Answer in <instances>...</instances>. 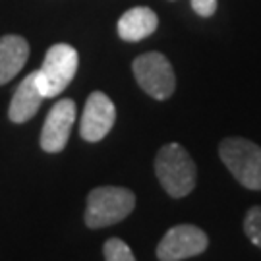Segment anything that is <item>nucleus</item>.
Returning <instances> with one entry per match:
<instances>
[{"mask_svg":"<svg viewBox=\"0 0 261 261\" xmlns=\"http://www.w3.org/2000/svg\"><path fill=\"white\" fill-rule=\"evenodd\" d=\"M155 174L170 197H186L196 186V163L180 143H167L155 157Z\"/></svg>","mask_w":261,"mask_h":261,"instance_id":"f257e3e1","label":"nucleus"},{"mask_svg":"<svg viewBox=\"0 0 261 261\" xmlns=\"http://www.w3.org/2000/svg\"><path fill=\"white\" fill-rule=\"evenodd\" d=\"M136 207V196L122 186H99L89 192L85 205V224L89 228H105L124 221Z\"/></svg>","mask_w":261,"mask_h":261,"instance_id":"f03ea898","label":"nucleus"},{"mask_svg":"<svg viewBox=\"0 0 261 261\" xmlns=\"http://www.w3.org/2000/svg\"><path fill=\"white\" fill-rule=\"evenodd\" d=\"M219 157L244 188L261 190V147L246 138H226L219 145Z\"/></svg>","mask_w":261,"mask_h":261,"instance_id":"7ed1b4c3","label":"nucleus"},{"mask_svg":"<svg viewBox=\"0 0 261 261\" xmlns=\"http://www.w3.org/2000/svg\"><path fill=\"white\" fill-rule=\"evenodd\" d=\"M80 64L77 50L70 45L58 43L47 50L41 70H37V85L45 99L60 95L72 84Z\"/></svg>","mask_w":261,"mask_h":261,"instance_id":"20e7f679","label":"nucleus"},{"mask_svg":"<svg viewBox=\"0 0 261 261\" xmlns=\"http://www.w3.org/2000/svg\"><path fill=\"white\" fill-rule=\"evenodd\" d=\"M134 75L145 93L157 99L167 101L176 89V75L168 62V58L161 53H145L134 60Z\"/></svg>","mask_w":261,"mask_h":261,"instance_id":"39448f33","label":"nucleus"},{"mask_svg":"<svg viewBox=\"0 0 261 261\" xmlns=\"http://www.w3.org/2000/svg\"><path fill=\"white\" fill-rule=\"evenodd\" d=\"M209 238L207 234L194 224H178L172 226L157 246L159 261H182L196 257L207 250Z\"/></svg>","mask_w":261,"mask_h":261,"instance_id":"423d86ee","label":"nucleus"},{"mask_svg":"<svg viewBox=\"0 0 261 261\" xmlns=\"http://www.w3.org/2000/svg\"><path fill=\"white\" fill-rule=\"evenodd\" d=\"M114 120H116V109L112 101L101 91H93L85 101L80 136L89 143H97L112 130Z\"/></svg>","mask_w":261,"mask_h":261,"instance_id":"0eeeda50","label":"nucleus"},{"mask_svg":"<svg viewBox=\"0 0 261 261\" xmlns=\"http://www.w3.org/2000/svg\"><path fill=\"white\" fill-rule=\"evenodd\" d=\"M75 122V103L72 99H60L48 111L43 132L41 149L47 153H60L70 140V132Z\"/></svg>","mask_w":261,"mask_h":261,"instance_id":"6e6552de","label":"nucleus"},{"mask_svg":"<svg viewBox=\"0 0 261 261\" xmlns=\"http://www.w3.org/2000/svg\"><path fill=\"white\" fill-rule=\"evenodd\" d=\"M43 93L37 85V72H31L23 77V82L18 85L16 93L12 97V103L8 109V118L14 124H23L31 120L37 114L39 107L43 103Z\"/></svg>","mask_w":261,"mask_h":261,"instance_id":"1a4fd4ad","label":"nucleus"},{"mask_svg":"<svg viewBox=\"0 0 261 261\" xmlns=\"http://www.w3.org/2000/svg\"><path fill=\"white\" fill-rule=\"evenodd\" d=\"M29 58L28 41L19 35L0 37V85L8 84L21 72Z\"/></svg>","mask_w":261,"mask_h":261,"instance_id":"9d476101","label":"nucleus"},{"mask_svg":"<svg viewBox=\"0 0 261 261\" xmlns=\"http://www.w3.org/2000/svg\"><path fill=\"white\" fill-rule=\"evenodd\" d=\"M159 18L151 8L145 6H136V8L124 12V16L118 21V35L124 41H141V39L149 37L151 33L157 29Z\"/></svg>","mask_w":261,"mask_h":261,"instance_id":"9b49d317","label":"nucleus"},{"mask_svg":"<svg viewBox=\"0 0 261 261\" xmlns=\"http://www.w3.org/2000/svg\"><path fill=\"white\" fill-rule=\"evenodd\" d=\"M105 261H136L134 252L120 238H109L103 246Z\"/></svg>","mask_w":261,"mask_h":261,"instance_id":"f8f14e48","label":"nucleus"},{"mask_svg":"<svg viewBox=\"0 0 261 261\" xmlns=\"http://www.w3.org/2000/svg\"><path fill=\"white\" fill-rule=\"evenodd\" d=\"M244 232L250 238V242L261 250V205L248 209L244 217Z\"/></svg>","mask_w":261,"mask_h":261,"instance_id":"ddd939ff","label":"nucleus"},{"mask_svg":"<svg viewBox=\"0 0 261 261\" xmlns=\"http://www.w3.org/2000/svg\"><path fill=\"white\" fill-rule=\"evenodd\" d=\"M192 8L196 10L197 16L209 18V16H213L215 10H217V0H192Z\"/></svg>","mask_w":261,"mask_h":261,"instance_id":"4468645a","label":"nucleus"}]
</instances>
